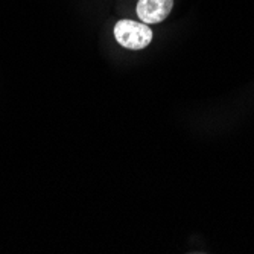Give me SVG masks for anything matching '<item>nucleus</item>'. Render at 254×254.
Wrapping results in <instances>:
<instances>
[{
	"label": "nucleus",
	"instance_id": "1",
	"mask_svg": "<svg viewBox=\"0 0 254 254\" xmlns=\"http://www.w3.org/2000/svg\"><path fill=\"white\" fill-rule=\"evenodd\" d=\"M114 37L122 48L131 51L145 49L152 40V31L143 21L119 20L114 26Z\"/></svg>",
	"mask_w": 254,
	"mask_h": 254
},
{
	"label": "nucleus",
	"instance_id": "2",
	"mask_svg": "<svg viewBox=\"0 0 254 254\" xmlns=\"http://www.w3.org/2000/svg\"><path fill=\"white\" fill-rule=\"evenodd\" d=\"M174 8V0H138L137 15L143 23H160L166 20Z\"/></svg>",
	"mask_w": 254,
	"mask_h": 254
}]
</instances>
